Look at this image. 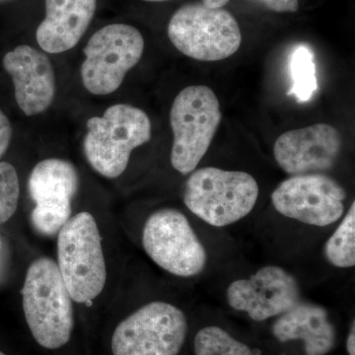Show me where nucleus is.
<instances>
[{"label":"nucleus","instance_id":"18","mask_svg":"<svg viewBox=\"0 0 355 355\" xmlns=\"http://www.w3.org/2000/svg\"><path fill=\"white\" fill-rule=\"evenodd\" d=\"M324 257L334 268H354L355 266V202H352L343 218L324 245Z\"/></svg>","mask_w":355,"mask_h":355},{"label":"nucleus","instance_id":"25","mask_svg":"<svg viewBox=\"0 0 355 355\" xmlns=\"http://www.w3.org/2000/svg\"><path fill=\"white\" fill-rule=\"evenodd\" d=\"M144 1H149V2H162V1H168V0H144Z\"/></svg>","mask_w":355,"mask_h":355},{"label":"nucleus","instance_id":"21","mask_svg":"<svg viewBox=\"0 0 355 355\" xmlns=\"http://www.w3.org/2000/svg\"><path fill=\"white\" fill-rule=\"evenodd\" d=\"M275 12H296L299 8L298 0H254Z\"/></svg>","mask_w":355,"mask_h":355},{"label":"nucleus","instance_id":"20","mask_svg":"<svg viewBox=\"0 0 355 355\" xmlns=\"http://www.w3.org/2000/svg\"><path fill=\"white\" fill-rule=\"evenodd\" d=\"M20 197L19 177L12 164L0 162V225L17 210Z\"/></svg>","mask_w":355,"mask_h":355},{"label":"nucleus","instance_id":"3","mask_svg":"<svg viewBox=\"0 0 355 355\" xmlns=\"http://www.w3.org/2000/svg\"><path fill=\"white\" fill-rule=\"evenodd\" d=\"M151 139V121L142 110L128 104L109 107L87 121L83 149L89 164L108 179L123 175L130 155Z\"/></svg>","mask_w":355,"mask_h":355},{"label":"nucleus","instance_id":"4","mask_svg":"<svg viewBox=\"0 0 355 355\" xmlns=\"http://www.w3.org/2000/svg\"><path fill=\"white\" fill-rule=\"evenodd\" d=\"M57 263L73 302L87 304L104 291L106 261L101 233L92 214L79 212L60 229Z\"/></svg>","mask_w":355,"mask_h":355},{"label":"nucleus","instance_id":"5","mask_svg":"<svg viewBox=\"0 0 355 355\" xmlns=\"http://www.w3.org/2000/svg\"><path fill=\"white\" fill-rule=\"evenodd\" d=\"M179 306L156 300L140 306L119 323L112 336L113 355H182L191 333Z\"/></svg>","mask_w":355,"mask_h":355},{"label":"nucleus","instance_id":"6","mask_svg":"<svg viewBox=\"0 0 355 355\" xmlns=\"http://www.w3.org/2000/svg\"><path fill=\"white\" fill-rule=\"evenodd\" d=\"M142 247L161 270L181 279L202 275L209 266V252L181 210L165 207L147 217Z\"/></svg>","mask_w":355,"mask_h":355},{"label":"nucleus","instance_id":"23","mask_svg":"<svg viewBox=\"0 0 355 355\" xmlns=\"http://www.w3.org/2000/svg\"><path fill=\"white\" fill-rule=\"evenodd\" d=\"M345 352L347 355H355V321L350 322L349 331L345 336Z\"/></svg>","mask_w":355,"mask_h":355},{"label":"nucleus","instance_id":"10","mask_svg":"<svg viewBox=\"0 0 355 355\" xmlns=\"http://www.w3.org/2000/svg\"><path fill=\"white\" fill-rule=\"evenodd\" d=\"M270 200L279 216L311 227H330L347 211V191L324 173L287 178L272 191Z\"/></svg>","mask_w":355,"mask_h":355},{"label":"nucleus","instance_id":"24","mask_svg":"<svg viewBox=\"0 0 355 355\" xmlns=\"http://www.w3.org/2000/svg\"><path fill=\"white\" fill-rule=\"evenodd\" d=\"M230 0H202V3L209 8H223Z\"/></svg>","mask_w":355,"mask_h":355},{"label":"nucleus","instance_id":"1","mask_svg":"<svg viewBox=\"0 0 355 355\" xmlns=\"http://www.w3.org/2000/svg\"><path fill=\"white\" fill-rule=\"evenodd\" d=\"M21 294L26 323L34 340L46 349L64 347L74 328L73 300L58 263L48 257L33 261Z\"/></svg>","mask_w":355,"mask_h":355},{"label":"nucleus","instance_id":"16","mask_svg":"<svg viewBox=\"0 0 355 355\" xmlns=\"http://www.w3.org/2000/svg\"><path fill=\"white\" fill-rule=\"evenodd\" d=\"M97 0H46V17L37 29L36 38L46 53L71 50L87 31Z\"/></svg>","mask_w":355,"mask_h":355},{"label":"nucleus","instance_id":"14","mask_svg":"<svg viewBox=\"0 0 355 355\" xmlns=\"http://www.w3.org/2000/svg\"><path fill=\"white\" fill-rule=\"evenodd\" d=\"M342 137L335 128L317 123L282 133L273 146V156L289 176L329 171L342 151Z\"/></svg>","mask_w":355,"mask_h":355},{"label":"nucleus","instance_id":"13","mask_svg":"<svg viewBox=\"0 0 355 355\" xmlns=\"http://www.w3.org/2000/svg\"><path fill=\"white\" fill-rule=\"evenodd\" d=\"M268 324V338L279 355H330L338 347V330L323 305L301 299Z\"/></svg>","mask_w":355,"mask_h":355},{"label":"nucleus","instance_id":"11","mask_svg":"<svg viewBox=\"0 0 355 355\" xmlns=\"http://www.w3.org/2000/svg\"><path fill=\"white\" fill-rule=\"evenodd\" d=\"M231 310L263 324L284 314L302 299L297 279L280 266H261L256 272L234 279L225 291Z\"/></svg>","mask_w":355,"mask_h":355},{"label":"nucleus","instance_id":"26","mask_svg":"<svg viewBox=\"0 0 355 355\" xmlns=\"http://www.w3.org/2000/svg\"><path fill=\"white\" fill-rule=\"evenodd\" d=\"M0 355H6V354H3V352H0Z\"/></svg>","mask_w":355,"mask_h":355},{"label":"nucleus","instance_id":"8","mask_svg":"<svg viewBox=\"0 0 355 355\" xmlns=\"http://www.w3.org/2000/svg\"><path fill=\"white\" fill-rule=\"evenodd\" d=\"M168 36L178 51L202 62H218L234 55L242 34L234 16L202 2L184 4L172 16Z\"/></svg>","mask_w":355,"mask_h":355},{"label":"nucleus","instance_id":"19","mask_svg":"<svg viewBox=\"0 0 355 355\" xmlns=\"http://www.w3.org/2000/svg\"><path fill=\"white\" fill-rule=\"evenodd\" d=\"M291 72L293 84L287 94L295 97L299 103L310 101L317 91L318 83L314 53L309 46L300 44L294 49L291 57Z\"/></svg>","mask_w":355,"mask_h":355},{"label":"nucleus","instance_id":"7","mask_svg":"<svg viewBox=\"0 0 355 355\" xmlns=\"http://www.w3.org/2000/svg\"><path fill=\"white\" fill-rule=\"evenodd\" d=\"M222 118L216 93L205 85L183 89L173 102L170 123L174 141L171 164L182 175L197 169L209 149Z\"/></svg>","mask_w":355,"mask_h":355},{"label":"nucleus","instance_id":"17","mask_svg":"<svg viewBox=\"0 0 355 355\" xmlns=\"http://www.w3.org/2000/svg\"><path fill=\"white\" fill-rule=\"evenodd\" d=\"M191 355H279L268 342L236 330L217 320L200 321L191 328Z\"/></svg>","mask_w":355,"mask_h":355},{"label":"nucleus","instance_id":"22","mask_svg":"<svg viewBox=\"0 0 355 355\" xmlns=\"http://www.w3.org/2000/svg\"><path fill=\"white\" fill-rule=\"evenodd\" d=\"M12 128L6 114L0 109V158L4 155L10 144Z\"/></svg>","mask_w":355,"mask_h":355},{"label":"nucleus","instance_id":"12","mask_svg":"<svg viewBox=\"0 0 355 355\" xmlns=\"http://www.w3.org/2000/svg\"><path fill=\"white\" fill-rule=\"evenodd\" d=\"M79 188L76 168L64 159L39 162L30 174L28 189L35 202L31 223L40 235L53 237L69 220L72 200Z\"/></svg>","mask_w":355,"mask_h":355},{"label":"nucleus","instance_id":"2","mask_svg":"<svg viewBox=\"0 0 355 355\" xmlns=\"http://www.w3.org/2000/svg\"><path fill=\"white\" fill-rule=\"evenodd\" d=\"M258 182L251 174L217 167L191 173L183 200L189 211L214 228H225L246 218L258 202Z\"/></svg>","mask_w":355,"mask_h":355},{"label":"nucleus","instance_id":"9","mask_svg":"<svg viewBox=\"0 0 355 355\" xmlns=\"http://www.w3.org/2000/svg\"><path fill=\"white\" fill-rule=\"evenodd\" d=\"M144 39L133 26L116 23L105 26L89 39L81 65L84 87L94 95L118 90L123 79L141 58Z\"/></svg>","mask_w":355,"mask_h":355},{"label":"nucleus","instance_id":"15","mask_svg":"<svg viewBox=\"0 0 355 355\" xmlns=\"http://www.w3.org/2000/svg\"><path fill=\"white\" fill-rule=\"evenodd\" d=\"M3 67L12 77L16 102L23 113L36 116L51 106L55 95V76L48 55L22 44L6 53Z\"/></svg>","mask_w":355,"mask_h":355}]
</instances>
